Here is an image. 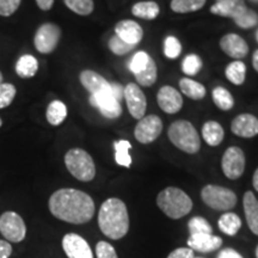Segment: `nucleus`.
Wrapping results in <instances>:
<instances>
[{"label": "nucleus", "instance_id": "nucleus-1", "mask_svg": "<svg viewBox=\"0 0 258 258\" xmlns=\"http://www.w3.org/2000/svg\"><path fill=\"white\" fill-rule=\"evenodd\" d=\"M49 211L60 220L82 225L95 215V202L91 196L80 190L60 189L50 196Z\"/></svg>", "mask_w": 258, "mask_h": 258}, {"label": "nucleus", "instance_id": "nucleus-2", "mask_svg": "<svg viewBox=\"0 0 258 258\" xmlns=\"http://www.w3.org/2000/svg\"><path fill=\"white\" fill-rule=\"evenodd\" d=\"M98 225L103 234L110 239L123 238L129 230V215L124 202L116 198L103 202L98 213Z\"/></svg>", "mask_w": 258, "mask_h": 258}, {"label": "nucleus", "instance_id": "nucleus-3", "mask_svg": "<svg viewBox=\"0 0 258 258\" xmlns=\"http://www.w3.org/2000/svg\"><path fill=\"white\" fill-rule=\"evenodd\" d=\"M157 205L164 214L171 219H180L192 209V201L182 189L169 186L161 190L157 198Z\"/></svg>", "mask_w": 258, "mask_h": 258}, {"label": "nucleus", "instance_id": "nucleus-4", "mask_svg": "<svg viewBox=\"0 0 258 258\" xmlns=\"http://www.w3.org/2000/svg\"><path fill=\"white\" fill-rule=\"evenodd\" d=\"M167 135L171 143L185 153L195 154L201 148L200 135L189 121H175L169 127Z\"/></svg>", "mask_w": 258, "mask_h": 258}, {"label": "nucleus", "instance_id": "nucleus-5", "mask_svg": "<svg viewBox=\"0 0 258 258\" xmlns=\"http://www.w3.org/2000/svg\"><path fill=\"white\" fill-rule=\"evenodd\" d=\"M64 165L74 178L82 182H90L96 176V166L92 157L82 148L70 150L64 156Z\"/></svg>", "mask_w": 258, "mask_h": 258}, {"label": "nucleus", "instance_id": "nucleus-6", "mask_svg": "<svg viewBox=\"0 0 258 258\" xmlns=\"http://www.w3.org/2000/svg\"><path fill=\"white\" fill-rule=\"evenodd\" d=\"M202 201L215 211H228L237 205V195L225 186L208 184L201 190Z\"/></svg>", "mask_w": 258, "mask_h": 258}, {"label": "nucleus", "instance_id": "nucleus-7", "mask_svg": "<svg viewBox=\"0 0 258 258\" xmlns=\"http://www.w3.org/2000/svg\"><path fill=\"white\" fill-rule=\"evenodd\" d=\"M0 232L9 241L19 243L25 238L27 226L17 213L5 212L0 217Z\"/></svg>", "mask_w": 258, "mask_h": 258}, {"label": "nucleus", "instance_id": "nucleus-8", "mask_svg": "<svg viewBox=\"0 0 258 258\" xmlns=\"http://www.w3.org/2000/svg\"><path fill=\"white\" fill-rule=\"evenodd\" d=\"M61 37V30L56 24L44 23L37 29L35 34V48L41 54H50L55 50Z\"/></svg>", "mask_w": 258, "mask_h": 258}, {"label": "nucleus", "instance_id": "nucleus-9", "mask_svg": "<svg viewBox=\"0 0 258 258\" xmlns=\"http://www.w3.org/2000/svg\"><path fill=\"white\" fill-rule=\"evenodd\" d=\"M221 167L227 178H240L245 170V154L243 150L237 146L228 147L222 156Z\"/></svg>", "mask_w": 258, "mask_h": 258}, {"label": "nucleus", "instance_id": "nucleus-10", "mask_svg": "<svg viewBox=\"0 0 258 258\" xmlns=\"http://www.w3.org/2000/svg\"><path fill=\"white\" fill-rule=\"evenodd\" d=\"M163 131V121L159 116H144L134 129V137L140 144H151L159 137Z\"/></svg>", "mask_w": 258, "mask_h": 258}, {"label": "nucleus", "instance_id": "nucleus-11", "mask_svg": "<svg viewBox=\"0 0 258 258\" xmlns=\"http://www.w3.org/2000/svg\"><path fill=\"white\" fill-rule=\"evenodd\" d=\"M90 104L97 109H99V111H101L103 116L111 118V120L120 117L122 114V106L120 102L112 96L111 86L106 91L90 96Z\"/></svg>", "mask_w": 258, "mask_h": 258}, {"label": "nucleus", "instance_id": "nucleus-12", "mask_svg": "<svg viewBox=\"0 0 258 258\" xmlns=\"http://www.w3.org/2000/svg\"><path fill=\"white\" fill-rule=\"evenodd\" d=\"M124 98L131 115L137 120H141L147 109V101L144 92L137 84H128L124 89Z\"/></svg>", "mask_w": 258, "mask_h": 258}, {"label": "nucleus", "instance_id": "nucleus-13", "mask_svg": "<svg viewBox=\"0 0 258 258\" xmlns=\"http://www.w3.org/2000/svg\"><path fill=\"white\" fill-rule=\"evenodd\" d=\"M62 249L69 258H93L88 241L76 233H69L62 239Z\"/></svg>", "mask_w": 258, "mask_h": 258}, {"label": "nucleus", "instance_id": "nucleus-14", "mask_svg": "<svg viewBox=\"0 0 258 258\" xmlns=\"http://www.w3.org/2000/svg\"><path fill=\"white\" fill-rule=\"evenodd\" d=\"M158 105L166 114H176L183 106L182 95L172 86H163L157 96Z\"/></svg>", "mask_w": 258, "mask_h": 258}, {"label": "nucleus", "instance_id": "nucleus-15", "mask_svg": "<svg viewBox=\"0 0 258 258\" xmlns=\"http://www.w3.org/2000/svg\"><path fill=\"white\" fill-rule=\"evenodd\" d=\"M220 48L225 54L233 59H243L249 53V46L237 34H227L220 40Z\"/></svg>", "mask_w": 258, "mask_h": 258}, {"label": "nucleus", "instance_id": "nucleus-16", "mask_svg": "<svg viewBox=\"0 0 258 258\" xmlns=\"http://www.w3.org/2000/svg\"><path fill=\"white\" fill-rule=\"evenodd\" d=\"M232 133L240 138H253L258 134V118L251 114H241L232 121Z\"/></svg>", "mask_w": 258, "mask_h": 258}, {"label": "nucleus", "instance_id": "nucleus-17", "mask_svg": "<svg viewBox=\"0 0 258 258\" xmlns=\"http://www.w3.org/2000/svg\"><path fill=\"white\" fill-rule=\"evenodd\" d=\"M115 34L127 43L134 44V46H137L144 37V30L140 27V24L131 21V19L118 22L115 27Z\"/></svg>", "mask_w": 258, "mask_h": 258}, {"label": "nucleus", "instance_id": "nucleus-18", "mask_svg": "<svg viewBox=\"0 0 258 258\" xmlns=\"http://www.w3.org/2000/svg\"><path fill=\"white\" fill-rule=\"evenodd\" d=\"M222 245V239L213 234H194L188 239V246L199 252H213Z\"/></svg>", "mask_w": 258, "mask_h": 258}, {"label": "nucleus", "instance_id": "nucleus-19", "mask_svg": "<svg viewBox=\"0 0 258 258\" xmlns=\"http://www.w3.org/2000/svg\"><path fill=\"white\" fill-rule=\"evenodd\" d=\"M79 80L84 88L88 90L91 95H96V93L106 91V90L110 89V83L106 82L102 76H99L98 73L91 70L83 71L79 76Z\"/></svg>", "mask_w": 258, "mask_h": 258}, {"label": "nucleus", "instance_id": "nucleus-20", "mask_svg": "<svg viewBox=\"0 0 258 258\" xmlns=\"http://www.w3.org/2000/svg\"><path fill=\"white\" fill-rule=\"evenodd\" d=\"M245 9L246 5L244 0H217V3L211 8V12L221 17L234 18Z\"/></svg>", "mask_w": 258, "mask_h": 258}, {"label": "nucleus", "instance_id": "nucleus-21", "mask_svg": "<svg viewBox=\"0 0 258 258\" xmlns=\"http://www.w3.org/2000/svg\"><path fill=\"white\" fill-rule=\"evenodd\" d=\"M243 205L247 226L253 234L258 235V200L252 191L245 192Z\"/></svg>", "mask_w": 258, "mask_h": 258}, {"label": "nucleus", "instance_id": "nucleus-22", "mask_svg": "<svg viewBox=\"0 0 258 258\" xmlns=\"http://www.w3.org/2000/svg\"><path fill=\"white\" fill-rule=\"evenodd\" d=\"M202 137L209 146H219L225 137L224 128L217 121H207L202 125Z\"/></svg>", "mask_w": 258, "mask_h": 258}, {"label": "nucleus", "instance_id": "nucleus-23", "mask_svg": "<svg viewBox=\"0 0 258 258\" xmlns=\"http://www.w3.org/2000/svg\"><path fill=\"white\" fill-rule=\"evenodd\" d=\"M37 70L38 61L36 57L30 55V54H25V55L21 56L16 63V72L23 79L32 78L37 73Z\"/></svg>", "mask_w": 258, "mask_h": 258}, {"label": "nucleus", "instance_id": "nucleus-24", "mask_svg": "<svg viewBox=\"0 0 258 258\" xmlns=\"http://www.w3.org/2000/svg\"><path fill=\"white\" fill-rule=\"evenodd\" d=\"M160 9L159 5L156 2H140L133 5L132 8V14L135 17L141 19H147V21H152L156 19L159 15Z\"/></svg>", "mask_w": 258, "mask_h": 258}, {"label": "nucleus", "instance_id": "nucleus-25", "mask_svg": "<svg viewBox=\"0 0 258 258\" xmlns=\"http://www.w3.org/2000/svg\"><path fill=\"white\" fill-rule=\"evenodd\" d=\"M180 91L189 98L195 99V101H200L203 97L206 96V88L201 83L195 82L189 78H183L179 82Z\"/></svg>", "mask_w": 258, "mask_h": 258}, {"label": "nucleus", "instance_id": "nucleus-26", "mask_svg": "<svg viewBox=\"0 0 258 258\" xmlns=\"http://www.w3.org/2000/svg\"><path fill=\"white\" fill-rule=\"evenodd\" d=\"M219 228L227 235H235L241 227V220L234 213H225L219 219Z\"/></svg>", "mask_w": 258, "mask_h": 258}, {"label": "nucleus", "instance_id": "nucleus-27", "mask_svg": "<svg viewBox=\"0 0 258 258\" xmlns=\"http://www.w3.org/2000/svg\"><path fill=\"white\" fill-rule=\"evenodd\" d=\"M46 116L51 125H60L67 117V106L61 101H53L48 105Z\"/></svg>", "mask_w": 258, "mask_h": 258}, {"label": "nucleus", "instance_id": "nucleus-28", "mask_svg": "<svg viewBox=\"0 0 258 258\" xmlns=\"http://www.w3.org/2000/svg\"><path fill=\"white\" fill-rule=\"evenodd\" d=\"M212 98L213 102L215 103V105L224 111L231 110L234 106L233 96L231 95V92L228 90L222 88V86H218V88L213 90Z\"/></svg>", "mask_w": 258, "mask_h": 258}, {"label": "nucleus", "instance_id": "nucleus-29", "mask_svg": "<svg viewBox=\"0 0 258 258\" xmlns=\"http://www.w3.org/2000/svg\"><path fill=\"white\" fill-rule=\"evenodd\" d=\"M226 78L234 85H241L245 82V77H246V66L244 62L237 60L233 61L226 67L225 71Z\"/></svg>", "mask_w": 258, "mask_h": 258}, {"label": "nucleus", "instance_id": "nucleus-30", "mask_svg": "<svg viewBox=\"0 0 258 258\" xmlns=\"http://www.w3.org/2000/svg\"><path fill=\"white\" fill-rule=\"evenodd\" d=\"M135 78H137V82L139 83V85L141 86H152L154 83H156L157 77H158V70H157V64L154 62V60L152 57H150L148 60L147 66L137 74H134Z\"/></svg>", "mask_w": 258, "mask_h": 258}, {"label": "nucleus", "instance_id": "nucleus-31", "mask_svg": "<svg viewBox=\"0 0 258 258\" xmlns=\"http://www.w3.org/2000/svg\"><path fill=\"white\" fill-rule=\"evenodd\" d=\"M207 0H171V10L176 14H189L201 10Z\"/></svg>", "mask_w": 258, "mask_h": 258}, {"label": "nucleus", "instance_id": "nucleus-32", "mask_svg": "<svg viewBox=\"0 0 258 258\" xmlns=\"http://www.w3.org/2000/svg\"><path fill=\"white\" fill-rule=\"evenodd\" d=\"M115 146V160L118 165L129 167L132 165V157L129 156V150L132 148V145L127 140L116 141Z\"/></svg>", "mask_w": 258, "mask_h": 258}, {"label": "nucleus", "instance_id": "nucleus-33", "mask_svg": "<svg viewBox=\"0 0 258 258\" xmlns=\"http://www.w3.org/2000/svg\"><path fill=\"white\" fill-rule=\"evenodd\" d=\"M63 3L71 11L79 16L91 15L95 9L93 0H63Z\"/></svg>", "mask_w": 258, "mask_h": 258}, {"label": "nucleus", "instance_id": "nucleus-34", "mask_svg": "<svg viewBox=\"0 0 258 258\" xmlns=\"http://www.w3.org/2000/svg\"><path fill=\"white\" fill-rule=\"evenodd\" d=\"M234 23L241 29H251L258 24V15L253 10L245 9L233 18Z\"/></svg>", "mask_w": 258, "mask_h": 258}, {"label": "nucleus", "instance_id": "nucleus-35", "mask_svg": "<svg viewBox=\"0 0 258 258\" xmlns=\"http://www.w3.org/2000/svg\"><path fill=\"white\" fill-rule=\"evenodd\" d=\"M188 228L190 235L194 234H213V228L209 222L205 218L195 217L190 219Z\"/></svg>", "mask_w": 258, "mask_h": 258}, {"label": "nucleus", "instance_id": "nucleus-36", "mask_svg": "<svg viewBox=\"0 0 258 258\" xmlns=\"http://www.w3.org/2000/svg\"><path fill=\"white\" fill-rule=\"evenodd\" d=\"M202 69V60L201 57L196 54H190V55L185 56L182 62V70L183 72L188 76H195L198 74Z\"/></svg>", "mask_w": 258, "mask_h": 258}, {"label": "nucleus", "instance_id": "nucleus-37", "mask_svg": "<svg viewBox=\"0 0 258 258\" xmlns=\"http://www.w3.org/2000/svg\"><path fill=\"white\" fill-rule=\"evenodd\" d=\"M134 44L127 43V42L118 37L117 35H114L110 40H109V48L115 55H124V54L129 53L134 49Z\"/></svg>", "mask_w": 258, "mask_h": 258}, {"label": "nucleus", "instance_id": "nucleus-38", "mask_svg": "<svg viewBox=\"0 0 258 258\" xmlns=\"http://www.w3.org/2000/svg\"><path fill=\"white\" fill-rule=\"evenodd\" d=\"M16 92H17V90L12 84H0V109H4L11 104L16 97Z\"/></svg>", "mask_w": 258, "mask_h": 258}, {"label": "nucleus", "instance_id": "nucleus-39", "mask_svg": "<svg viewBox=\"0 0 258 258\" xmlns=\"http://www.w3.org/2000/svg\"><path fill=\"white\" fill-rule=\"evenodd\" d=\"M180 51H182V44L178 41V38L175 36L166 37L165 42H164V54L169 59H176L179 56Z\"/></svg>", "mask_w": 258, "mask_h": 258}, {"label": "nucleus", "instance_id": "nucleus-40", "mask_svg": "<svg viewBox=\"0 0 258 258\" xmlns=\"http://www.w3.org/2000/svg\"><path fill=\"white\" fill-rule=\"evenodd\" d=\"M150 57L151 56L147 53H145V51H138L137 54H134L131 62H129V70L134 74L141 72L147 66Z\"/></svg>", "mask_w": 258, "mask_h": 258}, {"label": "nucleus", "instance_id": "nucleus-41", "mask_svg": "<svg viewBox=\"0 0 258 258\" xmlns=\"http://www.w3.org/2000/svg\"><path fill=\"white\" fill-rule=\"evenodd\" d=\"M22 0H0V16L10 17L17 11Z\"/></svg>", "mask_w": 258, "mask_h": 258}, {"label": "nucleus", "instance_id": "nucleus-42", "mask_svg": "<svg viewBox=\"0 0 258 258\" xmlns=\"http://www.w3.org/2000/svg\"><path fill=\"white\" fill-rule=\"evenodd\" d=\"M97 258H118L114 246L106 241H99L96 245Z\"/></svg>", "mask_w": 258, "mask_h": 258}, {"label": "nucleus", "instance_id": "nucleus-43", "mask_svg": "<svg viewBox=\"0 0 258 258\" xmlns=\"http://www.w3.org/2000/svg\"><path fill=\"white\" fill-rule=\"evenodd\" d=\"M167 258H195L194 251L190 247H178L175 251H172Z\"/></svg>", "mask_w": 258, "mask_h": 258}, {"label": "nucleus", "instance_id": "nucleus-44", "mask_svg": "<svg viewBox=\"0 0 258 258\" xmlns=\"http://www.w3.org/2000/svg\"><path fill=\"white\" fill-rule=\"evenodd\" d=\"M12 253V246L9 241L0 240V258H9Z\"/></svg>", "mask_w": 258, "mask_h": 258}, {"label": "nucleus", "instance_id": "nucleus-45", "mask_svg": "<svg viewBox=\"0 0 258 258\" xmlns=\"http://www.w3.org/2000/svg\"><path fill=\"white\" fill-rule=\"evenodd\" d=\"M110 86H111L112 96H114L115 98L120 102L122 99V97H124V89L122 88L120 84H116V83H110Z\"/></svg>", "mask_w": 258, "mask_h": 258}, {"label": "nucleus", "instance_id": "nucleus-46", "mask_svg": "<svg viewBox=\"0 0 258 258\" xmlns=\"http://www.w3.org/2000/svg\"><path fill=\"white\" fill-rule=\"evenodd\" d=\"M218 258H243L239 252L233 249H224L218 254Z\"/></svg>", "mask_w": 258, "mask_h": 258}, {"label": "nucleus", "instance_id": "nucleus-47", "mask_svg": "<svg viewBox=\"0 0 258 258\" xmlns=\"http://www.w3.org/2000/svg\"><path fill=\"white\" fill-rule=\"evenodd\" d=\"M55 0H36V4L42 11H49L53 8Z\"/></svg>", "mask_w": 258, "mask_h": 258}, {"label": "nucleus", "instance_id": "nucleus-48", "mask_svg": "<svg viewBox=\"0 0 258 258\" xmlns=\"http://www.w3.org/2000/svg\"><path fill=\"white\" fill-rule=\"evenodd\" d=\"M252 184H253L254 190H256V191H258V167H257V170L254 171V173H253Z\"/></svg>", "mask_w": 258, "mask_h": 258}, {"label": "nucleus", "instance_id": "nucleus-49", "mask_svg": "<svg viewBox=\"0 0 258 258\" xmlns=\"http://www.w3.org/2000/svg\"><path fill=\"white\" fill-rule=\"evenodd\" d=\"M252 64H253V69L258 72V49L253 53L252 56Z\"/></svg>", "mask_w": 258, "mask_h": 258}, {"label": "nucleus", "instance_id": "nucleus-50", "mask_svg": "<svg viewBox=\"0 0 258 258\" xmlns=\"http://www.w3.org/2000/svg\"><path fill=\"white\" fill-rule=\"evenodd\" d=\"M251 3H253V4H258V0H250Z\"/></svg>", "mask_w": 258, "mask_h": 258}, {"label": "nucleus", "instance_id": "nucleus-51", "mask_svg": "<svg viewBox=\"0 0 258 258\" xmlns=\"http://www.w3.org/2000/svg\"><path fill=\"white\" fill-rule=\"evenodd\" d=\"M3 83V74H2V72H0V84Z\"/></svg>", "mask_w": 258, "mask_h": 258}, {"label": "nucleus", "instance_id": "nucleus-52", "mask_svg": "<svg viewBox=\"0 0 258 258\" xmlns=\"http://www.w3.org/2000/svg\"><path fill=\"white\" fill-rule=\"evenodd\" d=\"M256 257L258 258V245H257V249H256Z\"/></svg>", "mask_w": 258, "mask_h": 258}, {"label": "nucleus", "instance_id": "nucleus-53", "mask_svg": "<svg viewBox=\"0 0 258 258\" xmlns=\"http://www.w3.org/2000/svg\"><path fill=\"white\" fill-rule=\"evenodd\" d=\"M2 125H3V120H2V118H0V127H2Z\"/></svg>", "mask_w": 258, "mask_h": 258}, {"label": "nucleus", "instance_id": "nucleus-54", "mask_svg": "<svg viewBox=\"0 0 258 258\" xmlns=\"http://www.w3.org/2000/svg\"><path fill=\"white\" fill-rule=\"evenodd\" d=\"M256 38H257V42H258V31H257V34H256Z\"/></svg>", "mask_w": 258, "mask_h": 258}, {"label": "nucleus", "instance_id": "nucleus-55", "mask_svg": "<svg viewBox=\"0 0 258 258\" xmlns=\"http://www.w3.org/2000/svg\"><path fill=\"white\" fill-rule=\"evenodd\" d=\"M195 258H198V257H195Z\"/></svg>", "mask_w": 258, "mask_h": 258}]
</instances>
